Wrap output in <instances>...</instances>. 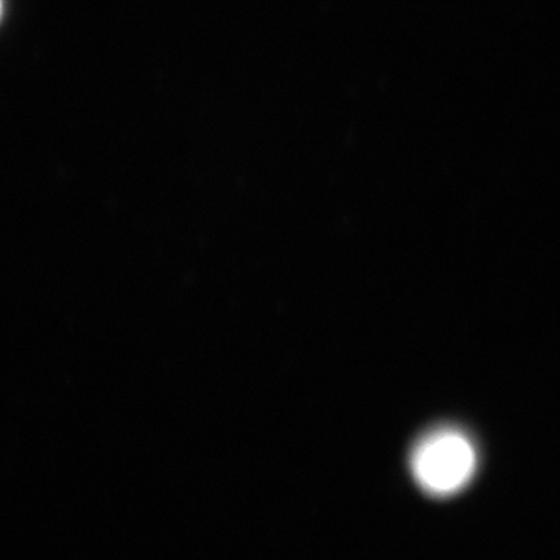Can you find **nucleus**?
Listing matches in <instances>:
<instances>
[{
	"label": "nucleus",
	"instance_id": "f257e3e1",
	"mask_svg": "<svg viewBox=\"0 0 560 560\" xmlns=\"http://www.w3.org/2000/svg\"><path fill=\"white\" fill-rule=\"evenodd\" d=\"M477 467L474 442L455 427L430 430L416 442L410 455L412 480L434 499H448L467 488Z\"/></svg>",
	"mask_w": 560,
	"mask_h": 560
}]
</instances>
